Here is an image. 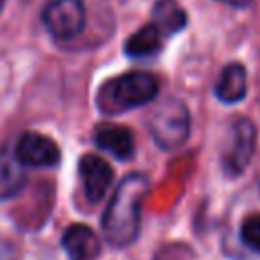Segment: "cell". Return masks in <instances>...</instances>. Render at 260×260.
<instances>
[{"instance_id":"1","label":"cell","mask_w":260,"mask_h":260,"mask_svg":"<svg viewBox=\"0 0 260 260\" xmlns=\"http://www.w3.org/2000/svg\"><path fill=\"white\" fill-rule=\"evenodd\" d=\"M148 193V179L144 175L132 173L126 175L110 197L104 217L102 230L106 240L114 248L130 246L140 234V213L142 201Z\"/></svg>"},{"instance_id":"2","label":"cell","mask_w":260,"mask_h":260,"mask_svg":"<svg viewBox=\"0 0 260 260\" xmlns=\"http://www.w3.org/2000/svg\"><path fill=\"white\" fill-rule=\"evenodd\" d=\"M158 93V79L146 71L122 73L106 81L98 93V106L106 114L126 112L144 106Z\"/></svg>"},{"instance_id":"3","label":"cell","mask_w":260,"mask_h":260,"mask_svg":"<svg viewBox=\"0 0 260 260\" xmlns=\"http://www.w3.org/2000/svg\"><path fill=\"white\" fill-rule=\"evenodd\" d=\"M146 126L152 140L160 148L173 150L189 138V130H191L189 110L181 100L167 98L150 112Z\"/></svg>"},{"instance_id":"4","label":"cell","mask_w":260,"mask_h":260,"mask_svg":"<svg viewBox=\"0 0 260 260\" xmlns=\"http://www.w3.org/2000/svg\"><path fill=\"white\" fill-rule=\"evenodd\" d=\"M256 150V126L250 118L232 120L223 146H221V169L228 177L242 175Z\"/></svg>"},{"instance_id":"5","label":"cell","mask_w":260,"mask_h":260,"mask_svg":"<svg viewBox=\"0 0 260 260\" xmlns=\"http://www.w3.org/2000/svg\"><path fill=\"white\" fill-rule=\"evenodd\" d=\"M43 24L57 41L75 39L85 28V6L81 0H51L43 10Z\"/></svg>"},{"instance_id":"6","label":"cell","mask_w":260,"mask_h":260,"mask_svg":"<svg viewBox=\"0 0 260 260\" xmlns=\"http://www.w3.org/2000/svg\"><path fill=\"white\" fill-rule=\"evenodd\" d=\"M79 179L83 187V195L89 203H100L114 179L112 167L98 154H83L79 160Z\"/></svg>"},{"instance_id":"7","label":"cell","mask_w":260,"mask_h":260,"mask_svg":"<svg viewBox=\"0 0 260 260\" xmlns=\"http://www.w3.org/2000/svg\"><path fill=\"white\" fill-rule=\"evenodd\" d=\"M14 154L24 167H55L61 156L59 146L39 132H24L14 146Z\"/></svg>"},{"instance_id":"8","label":"cell","mask_w":260,"mask_h":260,"mask_svg":"<svg viewBox=\"0 0 260 260\" xmlns=\"http://www.w3.org/2000/svg\"><path fill=\"white\" fill-rule=\"evenodd\" d=\"M93 140L102 150L110 152L120 160H128L134 154V134L126 126L102 124L95 128Z\"/></svg>"},{"instance_id":"9","label":"cell","mask_w":260,"mask_h":260,"mask_svg":"<svg viewBox=\"0 0 260 260\" xmlns=\"http://www.w3.org/2000/svg\"><path fill=\"white\" fill-rule=\"evenodd\" d=\"M63 248L71 260H91L100 254L102 244L91 228L73 223L63 232Z\"/></svg>"},{"instance_id":"10","label":"cell","mask_w":260,"mask_h":260,"mask_svg":"<svg viewBox=\"0 0 260 260\" xmlns=\"http://www.w3.org/2000/svg\"><path fill=\"white\" fill-rule=\"evenodd\" d=\"M24 183H26L24 165L16 158L14 148L2 146L0 148V199L18 195Z\"/></svg>"},{"instance_id":"11","label":"cell","mask_w":260,"mask_h":260,"mask_svg":"<svg viewBox=\"0 0 260 260\" xmlns=\"http://www.w3.org/2000/svg\"><path fill=\"white\" fill-rule=\"evenodd\" d=\"M246 69L242 63H230L221 69L217 83H215V95L223 104H238L246 95Z\"/></svg>"},{"instance_id":"12","label":"cell","mask_w":260,"mask_h":260,"mask_svg":"<svg viewBox=\"0 0 260 260\" xmlns=\"http://www.w3.org/2000/svg\"><path fill=\"white\" fill-rule=\"evenodd\" d=\"M152 24L165 35H175L185 28L187 14L175 0H156L152 6Z\"/></svg>"},{"instance_id":"13","label":"cell","mask_w":260,"mask_h":260,"mask_svg":"<svg viewBox=\"0 0 260 260\" xmlns=\"http://www.w3.org/2000/svg\"><path fill=\"white\" fill-rule=\"evenodd\" d=\"M160 47H162V32L150 22L140 30H136L134 35H130L124 51L130 57H146V55L158 53Z\"/></svg>"},{"instance_id":"14","label":"cell","mask_w":260,"mask_h":260,"mask_svg":"<svg viewBox=\"0 0 260 260\" xmlns=\"http://www.w3.org/2000/svg\"><path fill=\"white\" fill-rule=\"evenodd\" d=\"M240 238L248 248L260 252V213H252L242 221Z\"/></svg>"},{"instance_id":"15","label":"cell","mask_w":260,"mask_h":260,"mask_svg":"<svg viewBox=\"0 0 260 260\" xmlns=\"http://www.w3.org/2000/svg\"><path fill=\"white\" fill-rule=\"evenodd\" d=\"M219 2H223V4H228V6H234V8H244V6H248L252 0H219Z\"/></svg>"},{"instance_id":"16","label":"cell","mask_w":260,"mask_h":260,"mask_svg":"<svg viewBox=\"0 0 260 260\" xmlns=\"http://www.w3.org/2000/svg\"><path fill=\"white\" fill-rule=\"evenodd\" d=\"M4 2H6V0H0V12H2V8H4Z\"/></svg>"}]
</instances>
